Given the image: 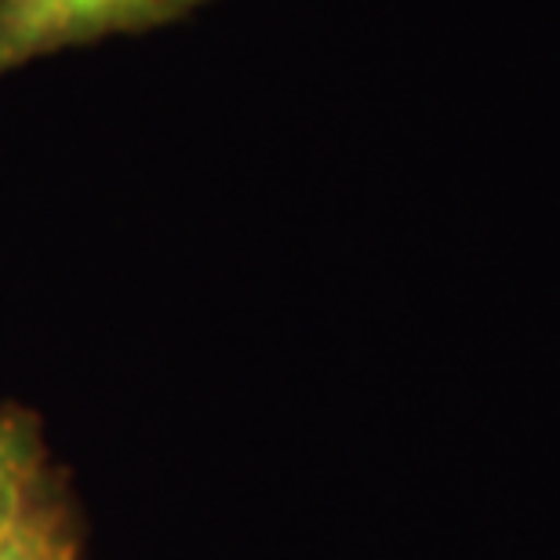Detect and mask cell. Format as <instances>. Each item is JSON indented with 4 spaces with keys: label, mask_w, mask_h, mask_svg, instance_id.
Listing matches in <instances>:
<instances>
[{
    "label": "cell",
    "mask_w": 560,
    "mask_h": 560,
    "mask_svg": "<svg viewBox=\"0 0 560 560\" xmlns=\"http://www.w3.org/2000/svg\"><path fill=\"white\" fill-rule=\"evenodd\" d=\"M208 0H0V77L106 37L172 26Z\"/></svg>",
    "instance_id": "1"
},
{
    "label": "cell",
    "mask_w": 560,
    "mask_h": 560,
    "mask_svg": "<svg viewBox=\"0 0 560 560\" xmlns=\"http://www.w3.org/2000/svg\"><path fill=\"white\" fill-rule=\"evenodd\" d=\"M51 485L40 422L26 408H0V535Z\"/></svg>",
    "instance_id": "2"
},
{
    "label": "cell",
    "mask_w": 560,
    "mask_h": 560,
    "mask_svg": "<svg viewBox=\"0 0 560 560\" xmlns=\"http://www.w3.org/2000/svg\"><path fill=\"white\" fill-rule=\"evenodd\" d=\"M0 560H81L77 521L66 499L55 495V485L0 535Z\"/></svg>",
    "instance_id": "3"
}]
</instances>
